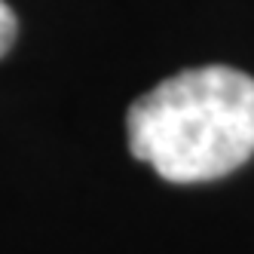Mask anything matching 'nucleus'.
<instances>
[{
  "label": "nucleus",
  "instance_id": "1",
  "mask_svg": "<svg viewBox=\"0 0 254 254\" xmlns=\"http://www.w3.org/2000/svg\"><path fill=\"white\" fill-rule=\"evenodd\" d=\"M129 150L172 184L214 181L254 156V77L205 64L162 80L126 114Z\"/></svg>",
  "mask_w": 254,
  "mask_h": 254
},
{
  "label": "nucleus",
  "instance_id": "2",
  "mask_svg": "<svg viewBox=\"0 0 254 254\" xmlns=\"http://www.w3.org/2000/svg\"><path fill=\"white\" fill-rule=\"evenodd\" d=\"M15 34H19V19L15 12L0 0V59L9 52V46L15 43Z\"/></svg>",
  "mask_w": 254,
  "mask_h": 254
}]
</instances>
